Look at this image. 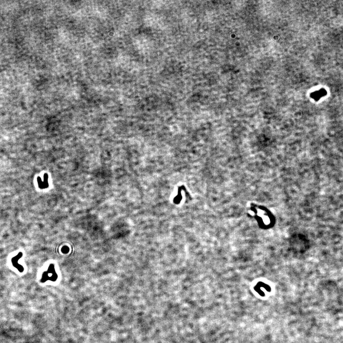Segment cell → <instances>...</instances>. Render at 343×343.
I'll list each match as a JSON object with an SVG mask.
<instances>
[{
	"label": "cell",
	"mask_w": 343,
	"mask_h": 343,
	"mask_svg": "<svg viewBox=\"0 0 343 343\" xmlns=\"http://www.w3.org/2000/svg\"><path fill=\"white\" fill-rule=\"evenodd\" d=\"M58 279V275L55 271L54 264H51L47 271L43 273L41 278V283H45L48 280L55 281Z\"/></svg>",
	"instance_id": "obj_1"
},
{
	"label": "cell",
	"mask_w": 343,
	"mask_h": 343,
	"mask_svg": "<svg viewBox=\"0 0 343 343\" xmlns=\"http://www.w3.org/2000/svg\"><path fill=\"white\" fill-rule=\"evenodd\" d=\"M23 256V252H20L17 254L16 256L13 257L11 259V262L14 268L17 269L20 273H23L24 272V268L23 266L18 263V261L22 258Z\"/></svg>",
	"instance_id": "obj_2"
},
{
	"label": "cell",
	"mask_w": 343,
	"mask_h": 343,
	"mask_svg": "<svg viewBox=\"0 0 343 343\" xmlns=\"http://www.w3.org/2000/svg\"><path fill=\"white\" fill-rule=\"evenodd\" d=\"M325 91L324 90L323 91H319V92H317L316 93L315 95H314L313 98L314 99H316V100L320 98L322 96H324L325 95Z\"/></svg>",
	"instance_id": "obj_3"
},
{
	"label": "cell",
	"mask_w": 343,
	"mask_h": 343,
	"mask_svg": "<svg viewBox=\"0 0 343 343\" xmlns=\"http://www.w3.org/2000/svg\"><path fill=\"white\" fill-rule=\"evenodd\" d=\"M62 253L67 254L69 252V248L67 246H64L62 248Z\"/></svg>",
	"instance_id": "obj_4"
}]
</instances>
